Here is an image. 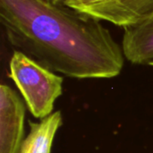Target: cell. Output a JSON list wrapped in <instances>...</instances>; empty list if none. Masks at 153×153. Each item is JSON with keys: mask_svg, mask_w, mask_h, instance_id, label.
Instances as JSON below:
<instances>
[{"mask_svg": "<svg viewBox=\"0 0 153 153\" xmlns=\"http://www.w3.org/2000/svg\"><path fill=\"white\" fill-rule=\"evenodd\" d=\"M9 43L48 69L68 77L112 78L123 48L100 20L46 0H0Z\"/></svg>", "mask_w": 153, "mask_h": 153, "instance_id": "obj_1", "label": "cell"}, {"mask_svg": "<svg viewBox=\"0 0 153 153\" xmlns=\"http://www.w3.org/2000/svg\"><path fill=\"white\" fill-rule=\"evenodd\" d=\"M46 1L54 4H57V5H65L67 0H46Z\"/></svg>", "mask_w": 153, "mask_h": 153, "instance_id": "obj_7", "label": "cell"}, {"mask_svg": "<svg viewBox=\"0 0 153 153\" xmlns=\"http://www.w3.org/2000/svg\"><path fill=\"white\" fill-rule=\"evenodd\" d=\"M149 65H152V66H153V60L150 62V64H149Z\"/></svg>", "mask_w": 153, "mask_h": 153, "instance_id": "obj_8", "label": "cell"}, {"mask_svg": "<svg viewBox=\"0 0 153 153\" xmlns=\"http://www.w3.org/2000/svg\"><path fill=\"white\" fill-rule=\"evenodd\" d=\"M62 123L60 111L40 119L39 123L29 120L30 131L23 140L19 153H51L54 137Z\"/></svg>", "mask_w": 153, "mask_h": 153, "instance_id": "obj_6", "label": "cell"}, {"mask_svg": "<svg viewBox=\"0 0 153 153\" xmlns=\"http://www.w3.org/2000/svg\"><path fill=\"white\" fill-rule=\"evenodd\" d=\"M10 77L33 117L42 119L51 115L56 100L62 94V76L14 50L10 60Z\"/></svg>", "mask_w": 153, "mask_h": 153, "instance_id": "obj_2", "label": "cell"}, {"mask_svg": "<svg viewBox=\"0 0 153 153\" xmlns=\"http://www.w3.org/2000/svg\"><path fill=\"white\" fill-rule=\"evenodd\" d=\"M65 5L124 29L141 25L153 15V0H67Z\"/></svg>", "mask_w": 153, "mask_h": 153, "instance_id": "obj_3", "label": "cell"}, {"mask_svg": "<svg viewBox=\"0 0 153 153\" xmlns=\"http://www.w3.org/2000/svg\"><path fill=\"white\" fill-rule=\"evenodd\" d=\"M122 48L126 58L134 65L153 60V15L145 22L124 29Z\"/></svg>", "mask_w": 153, "mask_h": 153, "instance_id": "obj_5", "label": "cell"}, {"mask_svg": "<svg viewBox=\"0 0 153 153\" xmlns=\"http://www.w3.org/2000/svg\"><path fill=\"white\" fill-rule=\"evenodd\" d=\"M25 105L9 86H0V153H19L23 137Z\"/></svg>", "mask_w": 153, "mask_h": 153, "instance_id": "obj_4", "label": "cell"}]
</instances>
